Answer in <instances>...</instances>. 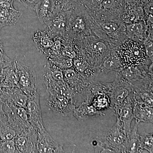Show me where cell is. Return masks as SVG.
<instances>
[{"label": "cell", "instance_id": "cell-31", "mask_svg": "<svg viewBox=\"0 0 153 153\" xmlns=\"http://www.w3.org/2000/svg\"><path fill=\"white\" fill-rule=\"evenodd\" d=\"M13 62L14 60H12L7 55L4 49L0 50V73L3 69L13 66Z\"/></svg>", "mask_w": 153, "mask_h": 153}, {"label": "cell", "instance_id": "cell-11", "mask_svg": "<svg viewBox=\"0 0 153 153\" xmlns=\"http://www.w3.org/2000/svg\"><path fill=\"white\" fill-rule=\"evenodd\" d=\"M38 133L33 127L25 129L14 138L19 153H37Z\"/></svg>", "mask_w": 153, "mask_h": 153}, {"label": "cell", "instance_id": "cell-5", "mask_svg": "<svg viewBox=\"0 0 153 153\" xmlns=\"http://www.w3.org/2000/svg\"><path fill=\"white\" fill-rule=\"evenodd\" d=\"M116 49L123 68L142 64H149V61H152L148 59L143 44L138 41L126 38Z\"/></svg>", "mask_w": 153, "mask_h": 153}, {"label": "cell", "instance_id": "cell-13", "mask_svg": "<svg viewBox=\"0 0 153 153\" xmlns=\"http://www.w3.org/2000/svg\"><path fill=\"white\" fill-rule=\"evenodd\" d=\"M27 111L29 121L31 126L38 131L44 128L42 119V112L40 103V92L28 97L26 108Z\"/></svg>", "mask_w": 153, "mask_h": 153}, {"label": "cell", "instance_id": "cell-27", "mask_svg": "<svg viewBox=\"0 0 153 153\" xmlns=\"http://www.w3.org/2000/svg\"><path fill=\"white\" fill-rule=\"evenodd\" d=\"M55 6L68 12L82 5V0H53Z\"/></svg>", "mask_w": 153, "mask_h": 153}, {"label": "cell", "instance_id": "cell-26", "mask_svg": "<svg viewBox=\"0 0 153 153\" xmlns=\"http://www.w3.org/2000/svg\"><path fill=\"white\" fill-rule=\"evenodd\" d=\"M90 103L99 111L113 109L109 96L104 93L97 94L92 97Z\"/></svg>", "mask_w": 153, "mask_h": 153}, {"label": "cell", "instance_id": "cell-18", "mask_svg": "<svg viewBox=\"0 0 153 153\" xmlns=\"http://www.w3.org/2000/svg\"><path fill=\"white\" fill-rule=\"evenodd\" d=\"M123 68L122 64L116 48L111 50L97 68L99 74H106L111 71H118Z\"/></svg>", "mask_w": 153, "mask_h": 153}, {"label": "cell", "instance_id": "cell-36", "mask_svg": "<svg viewBox=\"0 0 153 153\" xmlns=\"http://www.w3.org/2000/svg\"><path fill=\"white\" fill-rule=\"evenodd\" d=\"M2 49H4V45H3L2 39L0 35V50Z\"/></svg>", "mask_w": 153, "mask_h": 153}, {"label": "cell", "instance_id": "cell-6", "mask_svg": "<svg viewBox=\"0 0 153 153\" xmlns=\"http://www.w3.org/2000/svg\"><path fill=\"white\" fill-rule=\"evenodd\" d=\"M16 71L19 79L18 87L28 97L39 92L36 72L33 68L16 60Z\"/></svg>", "mask_w": 153, "mask_h": 153}, {"label": "cell", "instance_id": "cell-14", "mask_svg": "<svg viewBox=\"0 0 153 153\" xmlns=\"http://www.w3.org/2000/svg\"><path fill=\"white\" fill-rule=\"evenodd\" d=\"M0 100L3 104H11L26 108L28 96L18 87L1 88Z\"/></svg>", "mask_w": 153, "mask_h": 153}, {"label": "cell", "instance_id": "cell-25", "mask_svg": "<svg viewBox=\"0 0 153 153\" xmlns=\"http://www.w3.org/2000/svg\"><path fill=\"white\" fill-rule=\"evenodd\" d=\"M17 135L16 131L8 121L6 113L0 117V141L14 140Z\"/></svg>", "mask_w": 153, "mask_h": 153}, {"label": "cell", "instance_id": "cell-21", "mask_svg": "<svg viewBox=\"0 0 153 153\" xmlns=\"http://www.w3.org/2000/svg\"><path fill=\"white\" fill-rule=\"evenodd\" d=\"M73 111L75 117L81 122L92 118L105 115L102 111L97 110L91 103L85 101L82 102Z\"/></svg>", "mask_w": 153, "mask_h": 153}, {"label": "cell", "instance_id": "cell-2", "mask_svg": "<svg viewBox=\"0 0 153 153\" xmlns=\"http://www.w3.org/2000/svg\"><path fill=\"white\" fill-rule=\"evenodd\" d=\"M73 44L76 54L82 55L91 67L97 68L111 50L114 49L93 34Z\"/></svg>", "mask_w": 153, "mask_h": 153}, {"label": "cell", "instance_id": "cell-20", "mask_svg": "<svg viewBox=\"0 0 153 153\" xmlns=\"http://www.w3.org/2000/svg\"><path fill=\"white\" fill-rule=\"evenodd\" d=\"M35 46L38 51L47 56L54 44V38L46 30H38L33 36Z\"/></svg>", "mask_w": 153, "mask_h": 153}, {"label": "cell", "instance_id": "cell-24", "mask_svg": "<svg viewBox=\"0 0 153 153\" xmlns=\"http://www.w3.org/2000/svg\"><path fill=\"white\" fill-rule=\"evenodd\" d=\"M139 123L135 121L133 128L131 129L126 143L124 153H140L142 151L140 146V135L138 132L137 127Z\"/></svg>", "mask_w": 153, "mask_h": 153}, {"label": "cell", "instance_id": "cell-29", "mask_svg": "<svg viewBox=\"0 0 153 153\" xmlns=\"http://www.w3.org/2000/svg\"><path fill=\"white\" fill-rule=\"evenodd\" d=\"M103 0H82V5L89 11L92 16L98 11Z\"/></svg>", "mask_w": 153, "mask_h": 153}, {"label": "cell", "instance_id": "cell-7", "mask_svg": "<svg viewBox=\"0 0 153 153\" xmlns=\"http://www.w3.org/2000/svg\"><path fill=\"white\" fill-rule=\"evenodd\" d=\"M125 4V0H103L97 13L91 16L96 21L120 19Z\"/></svg>", "mask_w": 153, "mask_h": 153}, {"label": "cell", "instance_id": "cell-28", "mask_svg": "<svg viewBox=\"0 0 153 153\" xmlns=\"http://www.w3.org/2000/svg\"><path fill=\"white\" fill-rule=\"evenodd\" d=\"M140 146L142 150H146L149 153L153 152V133H145L144 135L140 136Z\"/></svg>", "mask_w": 153, "mask_h": 153}, {"label": "cell", "instance_id": "cell-10", "mask_svg": "<svg viewBox=\"0 0 153 153\" xmlns=\"http://www.w3.org/2000/svg\"><path fill=\"white\" fill-rule=\"evenodd\" d=\"M120 20L126 24L146 21L142 1L140 0H125L124 9Z\"/></svg>", "mask_w": 153, "mask_h": 153}, {"label": "cell", "instance_id": "cell-12", "mask_svg": "<svg viewBox=\"0 0 153 153\" xmlns=\"http://www.w3.org/2000/svg\"><path fill=\"white\" fill-rule=\"evenodd\" d=\"M48 100V106L56 113L66 116L75 108L74 98L60 94L51 93Z\"/></svg>", "mask_w": 153, "mask_h": 153}, {"label": "cell", "instance_id": "cell-23", "mask_svg": "<svg viewBox=\"0 0 153 153\" xmlns=\"http://www.w3.org/2000/svg\"><path fill=\"white\" fill-rule=\"evenodd\" d=\"M22 15V11L15 8H0V30L4 27L16 25Z\"/></svg>", "mask_w": 153, "mask_h": 153}, {"label": "cell", "instance_id": "cell-1", "mask_svg": "<svg viewBox=\"0 0 153 153\" xmlns=\"http://www.w3.org/2000/svg\"><path fill=\"white\" fill-rule=\"evenodd\" d=\"M130 126L117 118L116 123L103 135L95 140V153H124L128 138L131 131Z\"/></svg>", "mask_w": 153, "mask_h": 153}, {"label": "cell", "instance_id": "cell-19", "mask_svg": "<svg viewBox=\"0 0 153 153\" xmlns=\"http://www.w3.org/2000/svg\"><path fill=\"white\" fill-rule=\"evenodd\" d=\"M134 97L133 114L136 121L153 123V106L146 102L137 100Z\"/></svg>", "mask_w": 153, "mask_h": 153}, {"label": "cell", "instance_id": "cell-34", "mask_svg": "<svg viewBox=\"0 0 153 153\" xmlns=\"http://www.w3.org/2000/svg\"><path fill=\"white\" fill-rule=\"evenodd\" d=\"M142 1L146 14V21L148 16L153 14V0H143Z\"/></svg>", "mask_w": 153, "mask_h": 153}, {"label": "cell", "instance_id": "cell-33", "mask_svg": "<svg viewBox=\"0 0 153 153\" xmlns=\"http://www.w3.org/2000/svg\"><path fill=\"white\" fill-rule=\"evenodd\" d=\"M19 2L26 8L35 11L36 6L41 0H15Z\"/></svg>", "mask_w": 153, "mask_h": 153}, {"label": "cell", "instance_id": "cell-17", "mask_svg": "<svg viewBox=\"0 0 153 153\" xmlns=\"http://www.w3.org/2000/svg\"><path fill=\"white\" fill-rule=\"evenodd\" d=\"M127 38L143 44L149 35L153 34V30L148 27L145 21L126 24Z\"/></svg>", "mask_w": 153, "mask_h": 153}, {"label": "cell", "instance_id": "cell-3", "mask_svg": "<svg viewBox=\"0 0 153 153\" xmlns=\"http://www.w3.org/2000/svg\"><path fill=\"white\" fill-rule=\"evenodd\" d=\"M91 30L93 35L113 48H117L127 38L126 24L120 19L100 21L93 18Z\"/></svg>", "mask_w": 153, "mask_h": 153}, {"label": "cell", "instance_id": "cell-15", "mask_svg": "<svg viewBox=\"0 0 153 153\" xmlns=\"http://www.w3.org/2000/svg\"><path fill=\"white\" fill-rule=\"evenodd\" d=\"M37 153H63V145L58 144L53 140L45 127L38 130Z\"/></svg>", "mask_w": 153, "mask_h": 153}, {"label": "cell", "instance_id": "cell-35", "mask_svg": "<svg viewBox=\"0 0 153 153\" xmlns=\"http://www.w3.org/2000/svg\"><path fill=\"white\" fill-rule=\"evenodd\" d=\"M15 0H0V8H13Z\"/></svg>", "mask_w": 153, "mask_h": 153}, {"label": "cell", "instance_id": "cell-16", "mask_svg": "<svg viewBox=\"0 0 153 153\" xmlns=\"http://www.w3.org/2000/svg\"><path fill=\"white\" fill-rule=\"evenodd\" d=\"M117 71L127 81L132 83L144 78L149 74H153V63L126 67Z\"/></svg>", "mask_w": 153, "mask_h": 153}, {"label": "cell", "instance_id": "cell-22", "mask_svg": "<svg viewBox=\"0 0 153 153\" xmlns=\"http://www.w3.org/2000/svg\"><path fill=\"white\" fill-rule=\"evenodd\" d=\"M55 8L53 0H41L36 6L35 11L44 27L52 16Z\"/></svg>", "mask_w": 153, "mask_h": 153}, {"label": "cell", "instance_id": "cell-37", "mask_svg": "<svg viewBox=\"0 0 153 153\" xmlns=\"http://www.w3.org/2000/svg\"><path fill=\"white\" fill-rule=\"evenodd\" d=\"M140 1H143V0H140Z\"/></svg>", "mask_w": 153, "mask_h": 153}, {"label": "cell", "instance_id": "cell-8", "mask_svg": "<svg viewBox=\"0 0 153 153\" xmlns=\"http://www.w3.org/2000/svg\"><path fill=\"white\" fill-rule=\"evenodd\" d=\"M115 79L109 83V96L111 105L120 104L132 92V84L116 71Z\"/></svg>", "mask_w": 153, "mask_h": 153}, {"label": "cell", "instance_id": "cell-9", "mask_svg": "<svg viewBox=\"0 0 153 153\" xmlns=\"http://www.w3.org/2000/svg\"><path fill=\"white\" fill-rule=\"evenodd\" d=\"M55 7L52 16L44 26V28L52 37L65 36L68 22V12L59 7Z\"/></svg>", "mask_w": 153, "mask_h": 153}, {"label": "cell", "instance_id": "cell-30", "mask_svg": "<svg viewBox=\"0 0 153 153\" xmlns=\"http://www.w3.org/2000/svg\"><path fill=\"white\" fill-rule=\"evenodd\" d=\"M0 153H19L14 140L1 141Z\"/></svg>", "mask_w": 153, "mask_h": 153}, {"label": "cell", "instance_id": "cell-4", "mask_svg": "<svg viewBox=\"0 0 153 153\" xmlns=\"http://www.w3.org/2000/svg\"><path fill=\"white\" fill-rule=\"evenodd\" d=\"M67 12L68 22L65 37L74 42L92 35L93 17L84 6H79Z\"/></svg>", "mask_w": 153, "mask_h": 153}, {"label": "cell", "instance_id": "cell-32", "mask_svg": "<svg viewBox=\"0 0 153 153\" xmlns=\"http://www.w3.org/2000/svg\"><path fill=\"white\" fill-rule=\"evenodd\" d=\"M143 44L148 59L153 62V34L149 35Z\"/></svg>", "mask_w": 153, "mask_h": 153}]
</instances>
